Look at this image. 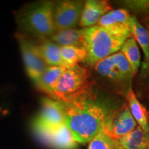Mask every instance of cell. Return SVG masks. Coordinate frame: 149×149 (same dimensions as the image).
Here are the masks:
<instances>
[{"label":"cell","instance_id":"cell-1","mask_svg":"<svg viewBox=\"0 0 149 149\" xmlns=\"http://www.w3.org/2000/svg\"><path fill=\"white\" fill-rule=\"evenodd\" d=\"M62 104L65 124L74 140L81 144L90 142L102 129L109 115L119 107L109 97L94 94L91 90L79 97Z\"/></svg>","mask_w":149,"mask_h":149},{"label":"cell","instance_id":"cell-2","mask_svg":"<svg viewBox=\"0 0 149 149\" xmlns=\"http://www.w3.org/2000/svg\"><path fill=\"white\" fill-rule=\"evenodd\" d=\"M130 37L131 31L126 24L109 26L95 25L86 28V63L94 66L99 61L120 51L124 43Z\"/></svg>","mask_w":149,"mask_h":149},{"label":"cell","instance_id":"cell-3","mask_svg":"<svg viewBox=\"0 0 149 149\" xmlns=\"http://www.w3.org/2000/svg\"><path fill=\"white\" fill-rule=\"evenodd\" d=\"M53 1H41L27 5L15 14L19 30L24 34L48 39L56 32L53 19Z\"/></svg>","mask_w":149,"mask_h":149},{"label":"cell","instance_id":"cell-4","mask_svg":"<svg viewBox=\"0 0 149 149\" xmlns=\"http://www.w3.org/2000/svg\"><path fill=\"white\" fill-rule=\"evenodd\" d=\"M90 76L88 70L79 65L66 68L51 98L61 103H67L84 95L91 90Z\"/></svg>","mask_w":149,"mask_h":149},{"label":"cell","instance_id":"cell-5","mask_svg":"<svg viewBox=\"0 0 149 149\" xmlns=\"http://www.w3.org/2000/svg\"><path fill=\"white\" fill-rule=\"evenodd\" d=\"M95 70L102 77L120 88L129 91L134 77L130 64L120 51L102 59L94 66Z\"/></svg>","mask_w":149,"mask_h":149},{"label":"cell","instance_id":"cell-6","mask_svg":"<svg viewBox=\"0 0 149 149\" xmlns=\"http://www.w3.org/2000/svg\"><path fill=\"white\" fill-rule=\"evenodd\" d=\"M33 130L39 140L54 149H75L77 142L66 124L56 127L43 125L33 120Z\"/></svg>","mask_w":149,"mask_h":149},{"label":"cell","instance_id":"cell-7","mask_svg":"<svg viewBox=\"0 0 149 149\" xmlns=\"http://www.w3.org/2000/svg\"><path fill=\"white\" fill-rule=\"evenodd\" d=\"M138 126L125 104L115 109L104 122L102 129L112 139L117 140L133 131Z\"/></svg>","mask_w":149,"mask_h":149},{"label":"cell","instance_id":"cell-8","mask_svg":"<svg viewBox=\"0 0 149 149\" xmlns=\"http://www.w3.org/2000/svg\"><path fill=\"white\" fill-rule=\"evenodd\" d=\"M84 3L81 1L64 0L55 2L53 19L56 31L74 29L79 23Z\"/></svg>","mask_w":149,"mask_h":149},{"label":"cell","instance_id":"cell-9","mask_svg":"<svg viewBox=\"0 0 149 149\" xmlns=\"http://www.w3.org/2000/svg\"><path fill=\"white\" fill-rule=\"evenodd\" d=\"M17 38L26 71L35 83L48 66L37 53L34 43L22 35H18Z\"/></svg>","mask_w":149,"mask_h":149},{"label":"cell","instance_id":"cell-10","mask_svg":"<svg viewBox=\"0 0 149 149\" xmlns=\"http://www.w3.org/2000/svg\"><path fill=\"white\" fill-rule=\"evenodd\" d=\"M41 106L40 114L35 117V121L50 127H56L64 124V105L61 102L44 97L41 100Z\"/></svg>","mask_w":149,"mask_h":149},{"label":"cell","instance_id":"cell-11","mask_svg":"<svg viewBox=\"0 0 149 149\" xmlns=\"http://www.w3.org/2000/svg\"><path fill=\"white\" fill-rule=\"evenodd\" d=\"M111 10V6L107 1L88 0L84 4L79 22V26L86 28L95 26L99 19Z\"/></svg>","mask_w":149,"mask_h":149},{"label":"cell","instance_id":"cell-12","mask_svg":"<svg viewBox=\"0 0 149 149\" xmlns=\"http://www.w3.org/2000/svg\"><path fill=\"white\" fill-rule=\"evenodd\" d=\"M86 28L56 31L49 40L59 46H76L85 48Z\"/></svg>","mask_w":149,"mask_h":149},{"label":"cell","instance_id":"cell-13","mask_svg":"<svg viewBox=\"0 0 149 149\" xmlns=\"http://www.w3.org/2000/svg\"><path fill=\"white\" fill-rule=\"evenodd\" d=\"M35 46L38 55L47 66H63L67 68L61 57L60 46L57 44L51 42L49 39H44L40 44H35Z\"/></svg>","mask_w":149,"mask_h":149},{"label":"cell","instance_id":"cell-14","mask_svg":"<svg viewBox=\"0 0 149 149\" xmlns=\"http://www.w3.org/2000/svg\"><path fill=\"white\" fill-rule=\"evenodd\" d=\"M66 68L63 66H48L35 84L40 90L52 97L56 86Z\"/></svg>","mask_w":149,"mask_h":149},{"label":"cell","instance_id":"cell-15","mask_svg":"<svg viewBox=\"0 0 149 149\" xmlns=\"http://www.w3.org/2000/svg\"><path fill=\"white\" fill-rule=\"evenodd\" d=\"M116 141L117 146L124 149H148L146 132L139 125L133 131Z\"/></svg>","mask_w":149,"mask_h":149},{"label":"cell","instance_id":"cell-16","mask_svg":"<svg viewBox=\"0 0 149 149\" xmlns=\"http://www.w3.org/2000/svg\"><path fill=\"white\" fill-rule=\"evenodd\" d=\"M126 97L129 106L128 107L133 118L137 122V124L146 132L149 121L148 112L142 104L137 100V96L132 88L128 91Z\"/></svg>","mask_w":149,"mask_h":149},{"label":"cell","instance_id":"cell-17","mask_svg":"<svg viewBox=\"0 0 149 149\" xmlns=\"http://www.w3.org/2000/svg\"><path fill=\"white\" fill-rule=\"evenodd\" d=\"M129 27L131 31L132 36L136 42L138 43L144 54V61H146L149 58V33L146 27L137 20V17L131 15Z\"/></svg>","mask_w":149,"mask_h":149},{"label":"cell","instance_id":"cell-18","mask_svg":"<svg viewBox=\"0 0 149 149\" xmlns=\"http://www.w3.org/2000/svg\"><path fill=\"white\" fill-rule=\"evenodd\" d=\"M120 52L130 64L133 75L135 76L138 72L140 67L141 55L137 43L133 37L126 40L121 48Z\"/></svg>","mask_w":149,"mask_h":149},{"label":"cell","instance_id":"cell-19","mask_svg":"<svg viewBox=\"0 0 149 149\" xmlns=\"http://www.w3.org/2000/svg\"><path fill=\"white\" fill-rule=\"evenodd\" d=\"M131 15L124 8L111 10L104 14L99 19L96 25L100 26H109L117 24H126L129 26Z\"/></svg>","mask_w":149,"mask_h":149},{"label":"cell","instance_id":"cell-20","mask_svg":"<svg viewBox=\"0 0 149 149\" xmlns=\"http://www.w3.org/2000/svg\"><path fill=\"white\" fill-rule=\"evenodd\" d=\"M61 57L67 68H70L79 62L85 61L87 53L85 48L76 46H60Z\"/></svg>","mask_w":149,"mask_h":149},{"label":"cell","instance_id":"cell-21","mask_svg":"<svg viewBox=\"0 0 149 149\" xmlns=\"http://www.w3.org/2000/svg\"><path fill=\"white\" fill-rule=\"evenodd\" d=\"M117 146V141L101 129L89 142L88 149H115Z\"/></svg>","mask_w":149,"mask_h":149},{"label":"cell","instance_id":"cell-22","mask_svg":"<svg viewBox=\"0 0 149 149\" xmlns=\"http://www.w3.org/2000/svg\"><path fill=\"white\" fill-rule=\"evenodd\" d=\"M126 8L137 14H147L149 13V0H128L123 1Z\"/></svg>","mask_w":149,"mask_h":149},{"label":"cell","instance_id":"cell-23","mask_svg":"<svg viewBox=\"0 0 149 149\" xmlns=\"http://www.w3.org/2000/svg\"><path fill=\"white\" fill-rule=\"evenodd\" d=\"M146 29L148 30L149 33V19L148 20V22H146ZM140 74L141 77L144 78V79H149V58L146 61L143 62Z\"/></svg>","mask_w":149,"mask_h":149},{"label":"cell","instance_id":"cell-24","mask_svg":"<svg viewBox=\"0 0 149 149\" xmlns=\"http://www.w3.org/2000/svg\"><path fill=\"white\" fill-rule=\"evenodd\" d=\"M146 134L147 136V139H148V149H149V121H148V128L146 131Z\"/></svg>","mask_w":149,"mask_h":149},{"label":"cell","instance_id":"cell-25","mask_svg":"<svg viewBox=\"0 0 149 149\" xmlns=\"http://www.w3.org/2000/svg\"><path fill=\"white\" fill-rule=\"evenodd\" d=\"M115 149H124V148H122V147H120V146H117L116 148H115Z\"/></svg>","mask_w":149,"mask_h":149}]
</instances>
